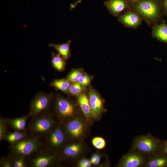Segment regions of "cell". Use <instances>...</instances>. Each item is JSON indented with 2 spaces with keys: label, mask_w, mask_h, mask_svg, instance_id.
Segmentation results:
<instances>
[{
  "label": "cell",
  "mask_w": 167,
  "mask_h": 167,
  "mask_svg": "<svg viewBox=\"0 0 167 167\" xmlns=\"http://www.w3.org/2000/svg\"><path fill=\"white\" fill-rule=\"evenodd\" d=\"M162 0H138L131 3V8L137 12L149 26L159 23L165 16Z\"/></svg>",
  "instance_id": "6da1fadb"
},
{
  "label": "cell",
  "mask_w": 167,
  "mask_h": 167,
  "mask_svg": "<svg viewBox=\"0 0 167 167\" xmlns=\"http://www.w3.org/2000/svg\"><path fill=\"white\" fill-rule=\"evenodd\" d=\"M29 118L26 128L28 134L43 139L58 123L53 112L50 110Z\"/></svg>",
  "instance_id": "7a4b0ae2"
},
{
  "label": "cell",
  "mask_w": 167,
  "mask_h": 167,
  "mask_svg": "<svg viewBox=\"0 0 167 167\" xmlns=\"http://www.w3.org/2000/svg\"><path fill=\"white\" fill-rule=\"evenodd\" d=\"M44 148V139L28 135L8 147L9 155L12 156H22L28 158Z\"/></svg>",
  "instance_id": "3957f363"
},
{
  "label": "cell",
  "mask_w": 167,
  "mask_h": 167,
  "mask_svg": "<svg viewBox=\"0 0 167 167\" xmlns=\"http://www.w3.org/2000/svg\"><path fill=\"white\" fill-rule=\"evenodd\" d=\"M52 107L58 122L62 124L79 114L75 104L60 94L54 95Z\"/></svg>",
  "instance_id": "277c9868"
},
{
  "label": "cell",
  "mask_w": 167,
  "mask_h": 167,
  "mask_svg": "<svg viewBox=\"0 0 167 167\" xmlns=\"http://www.w3.org/2000/svg\"><path fill=\"white\" fill-rule=\"evenodd\" d=\"M68 142L84 140L89 126L83 115L79 114L62 124Z\"/></svg>",
  "instance_id": "5b68a950"
},
{
  "label": "cell",
  "mask_w": 167,
  "mask_h": 167,
  "mask_svg": "<svg viewBox=\"0 0 167 167\" xmlns=\"http://www.w3.org/2000/svg\"><path fill=\"white\" fill-rule=\"evenodd\" d=\"M89 149L84 140L68 142L58 152L61 163L75 161L85 156Z\"/></svg>",
  "instance_id": "8992f818"
},
{
  "label": "cell",
  "mask_w": 167,
  "mask_h": 167,
  "mask_svg": "<svg viewBox=\"0 0 167 167\" xmlns=\"http://www.w3.org/2000/svg\"><path fill=\"white\" fill-rule=\"evenodd\" d=\"M160 142L149 133L138 135L133 139L131 149L148 157L158 153Z\"/></svg>",
  "instance_id": "52a82bcc"
},
{
  "label": "cell",
  "mask_w": 167,
  "mask_h": 167,
  "mask_svg": "<svg viewBox=\"0 0 167 167\" xmlns=\"http://www.w3.org/2000/svg\"><path fill=\"white\" fill-rule=\"evenodd\" d=\"M27 159L31 167H51L61 163L58 152L44 148Z\"/></svg>",
  "instance_id": "ba28073f"
},
{
  "label": "cell",
  "mask_w": 167,
  "mask_h": 167,
  "mask_svg": "<svg viewBox=\"0 0 167 167\" xmlns=\"http://www.w3.org/2000/svg\"><path fill=\"white\" fill-rule=\"evenodd\" d=\"M68 142L63 125L58 122L44 139V148L58 152Z\"/></svg>",
  "instance_id": "9c48e42d"
},
{
  "label": "cell",
  "mask_w": 167,
  "mask_h": 167,
  "mask_svg": "<svg viewBox=\"0 0 167 167\" xmlns=\"http://www.w3.org/2000/svg\"><path fill=\"white\" fill-rule=\"evenodd\" d=\"M54 96L52 92L40 91L36 94L30 103L28 114L30 118L50 110L53 106Z\"/></svg>",
  "instance_id": "30bf717a"
},
{
  "label": "cell",
  "mask_w": 167,
  "mask_h": 167,
  "mask_svg": "<svg viewBox=\"0 0 167 167\" xmlns=\"http://www.w3.org/2000/svg\"><path fill=\"white\" fill-rule=\"evenodd\" d=\"M148 156L131 149L127 153L123 155L115 165L117 167H144Z\"/></svg>",
  "instance_id": "8fae6325"
},
{
  "label": "cell",
  "mask_w": 167,
  "mask_h": 167,
  "mask_svg": "<svg viewBox=\"0 0 167 167\" xmlns=\"http://www.w3.org/2000/svg\"><path fill=\"white\" fill-rule=\"evenodd\" d=\"M88 97L92 115L95 121H98L106 111L104 101L99 94L92 88H90Z\"/></svg>",
  "instance_id": "7c38bea8"
},
{
  "label": "cell",
  "mask_w": 167,
  "mask_h": 167,
  "mask_svg": "<svg viewBox=\"0 0 167 167\" xmlns=\"http://www.w3.org/2000/svg\"><path fill=\"white\" fill-rule=\"evenodd\" d=\"M143 20L140 15L131 8L122 13L118 18V21L125 27L134 29L138 28Z\"/></svg>",
  "instance_id": "4fadbf2b"
},
{
  "label": "cell",
  "mask_w": 167,
  "mask_h": 167,
  "mask_svg": "<svg viewBox=\"0 0 167 167\" xmlns=\"http://www.w3.org/2000/svg\"><path fill=\"white\" fill-rule=\"evenodd\" d=\"M104 4L109 12L115 17H118L131 8L129 0H107Z\"/></svg>",
  "instance_id": "5bb4252c"
},
{
  "label": "cell",
  "mask_w": 167,
  "mask_h": 167,
  "mask_svg": "<svg viewBox=\"0 0 167 167\" xmlns=\"http://www.w3.org/2000/svg\"><path fill=\"white\" fill-rule=\"evenodd\" d=\"M77 101L82 115L89 126H92L95 121L92 115L88 96L82 93L77 96Z\"/></svg>",
  "instance_id": "9a60e30c"
},
{
  "label": "cell",
  "mask_w": 167,
  "mask_h": 167,
  "mask_svg": "<svg viewBox=\"0 0 167 167\" xmlns=\"http://www.w3.org/2000/svg\"><path fill=\"white\" fill-rule=\"evenodd\" d=\"M30 118L28 113L15 118H5V120L9 126L14 131H23L26 130L27 122Z\"/></svg>",
  "instance_id": "2e32d148"
},
{
  "label": "cell",
  "mask_w": 167,
  "mask_h": 167,
  "mask_svg": "<svg viewBox=\"0 0 167 167\" xmlns=\"http://www.w3.org/2000/svg\"><path fill=\"white\" fill-rule=\"evenodd\" d=\"M153 37L167 44V25L164 22L157 23L151 26Z\"/></svg>",
  "instance_id": "e0dca14e"
},
{
  "label": "cell",
  "mask_w": 167,
  "mask_h": 167,
  "mask_svg": "<svg viewBox=\"0 0 167 167\" xmlns=\"http://www.w3.org/2000/svg\"><path fill=\"white\" fill-rule=\"evenodd\" d=\"M145 167H167V156L157 153L148 157Z\"/></svg>",
  "instance_id": "ac0fdd59"
},
{
  "label": "cell",
  "mask_w": 167,
  "mask_h": 167,
  "mask_svg": "<svg viewBox=\"0 0 167 167\" xmlns=\"http://www.w3.org/2000/svg\"><path fill=\"white\" fill-rule=\"evenodd\" d=\"M71 42V40H69L65 43L60 44L51 43L49 46L55 49L66 61L71 55L70 46Z\"/></svg>",
  "instance_id": "d6986e66"
},
{
  "label": "cell",
  "mask_w": 167,
  "mask_h": 167,
  "mask_svg": "<svg viewBox=\"0 0 167 167\" xmlns=\"http://www.w3.org/2000/svg\"><path fill=\"white\" fill-rule=\"evenodd\" d=\"M28 135L26 130L23 131H14L10 132L4 137L3 140L9 143L10 144L17 142L23 139Z\"/></svg>",
  "instance_id": "ffe728a7"
},
{
  "label": "cell",
  "mask_w": 167,
  "mask_h": 167,
  "mask_svg": "<svg viewBox=\"0 0 167 167\" xmlns=\"http://www.w3.org/2000/svg\"><path fill=\"white\" fill-rule=\"evenodd\" d=\"M70 83L66 78L54 79L50 83L49 85L66 94H69Z\"/></svg>",
  "instance_id": "44dd1931"
},
{
  "label": "cell",
  "mask_w": 167,
  "mask_h": 167,
  "mask_svg": "<svg viewBox=\"0 0 167 167\" xmlns=\"http://www.w3.org/2000/svg\"><path fill=\"white\" fill-rule=\"evenodd\" d=\"M65 60L58 53H51V63L53 67L57 71L61 72L65 69L66 63Z\"/></svg>",
  "instance_id": "7402d4cb"
},
{
  "label": "cell",
  "mask_w": 167,
  "mask_h": 167,
  "mask_svg": "<svg viewBox=\"0 0 167 167\" xmlns=\"http://www.w3.org/2000/svg\"><path fill=\"white\" fill-rule=\"evenodd\" d=\"M98 150L91 154L89 158L93 166L96 167L106 166L102 162V160L105 157L106 155Z\"/></svg>",
  "instance_id": "603a6c76"
},
{
  "label": "cell",
  "mask_w": 167,
  "mask_h": 167,
  "mask_svg": "<svg viewBox=\"0 0 167 167\" xmlns=\"http://www.w3.org/2000/svg\"><path fill=\"white\" fill-rule=\"evenodd\" d=\"M91 143L92 145L97 150H101L106 146L105 139L101 136H95L91 139Z\"/></svg>",
  "instance_id": "cb8c5ba5"
},
{
  "label": "cell",
  "mask_w": 167,
  "mask_h": 167,
  "mask_svg": "<svg viewBox=\"0 0 167 167\" xmlns=\"http://www.w3.org/2000/svg\"><path fill=\"white\" fill-rule=\"evenodd\" d=\"M85 90V87L77 82H74L71 84L69 89V94L78 96L83 93Z\"/></svg>",
  "instance_id": "d4e9b609"
},
{
  "label": "cell",
  "mask_w": 167,
  "mask_h": 167,
  "mask_svg": "<svg viewBox=\"0 0 167 167\" xmlns=\"http://www.w3.org/2000/svg\"><path fill=\"white\" fill-rule=\"evenodd\" d=\"M84 74L82 69L74 70L68 74L66 78L70 83L77 82Z\"/></svg>",
  "instance_id": "484cf974"
},
{
  "label": "cell",
  "mask_w": 167,
  "mask_h": 167,
  "mask_svg": "<svg viewBox=\"0 0 167 167\" xmlns=\"http://www.w3.org/2000/svg\"><path fill=\"white\" fill-rule=\"evenodd\" d=\"M9 155L11 158L13 167H27L28 166L26 158L22 156H12Z\"/></svg>",
  "instance_id": "4316f807"
},
{
  "label": "cell",
  "mask_w": 167,
  "mask_h": 167,
  "mask_svg": "<svg viewBox=\"0 0 167 167\" xmlns=\"http://www.w3.org/2000/svg\"><path fill=\"white\" fill-rule=\"evenodd\" d=\"M9 125L7 123L5 118L0 117V141L3 140L5 136L10 131H9Z\"/></svg>",
  "instance_id": "83f0119b"
},
{
  "label": "cell",
  "mask_w": 167,
  "mask_h": 167,
  "mask_svg": "<svg viewBox=\"0 0 167 167\" xmlns=\"http://www.w3.org/2000/svg\"><path fill=\"white\" fill-rule=\"evenodd\" d=\"M76 167H91L93 166L89 158L85 156L82 157L76 161Z\"/></svg>",
  "instance_id": "f1b7e54d"
},
{
  "label": "cell",
  "mask_w": 167,
  "mask_h": 167,
  "mask_svg": "<svg viewBox=\"0 0 167 167\" xmlns=\"http://www.w3.org/2000/svg\"><path fill=\"white\" fill-rule=\"evenodd\" d=\"M92 77L87 74H84L77 82L84 87L88 86L91 83Z\"/></svg>",
  "instance_id": "f546056e"
},
{
  "label": "cell",
  "mask_w": 167,
  "mask_h": 167,
  "mask_svg": "<svg viewBox=\"0 0 167 167\" xmlns=\"http://www.w3.org/2000/svg\"><path fill=\"white\" fill-rule=\"evenodd\" d=\"M0 167H13L11 157L9 155L7 156H2L0 160Z\"/></svg>",
  "instance_id": "4dcf8cb0"
},
{
  "label": "cell",
  "mask_w": 167,
  "mask_h": 167,
  "mask_svg": "<svg viewBox=\"0 0 167 167\" xmlns=\"http://www.w3.org/2000/svg\"><path fill=\"white\" fill-rule=\"evenodd\" d=\"M158 153L167 156V140L161 141Z\"/></svg>",
  "instance_id": "1f68e13d"
},
{
  "label": "cell",
  "mask_w": 167,
  "mask_h": 167,
  "mask_svg": "<svg viewBox=\"0 0 167 167\" xmlns=\"http://www.w3.org/2000/svg\"><path fill=\"white\" fill-rule=\"evenodd\" d=\"M161 3L164 15L167 20V0H162Z\"/></svg>",
  "instance_id": "d6a6232c"
},
{
  "label": "cell",
  "mask_w": 167,
  "mask_h": 167,
  "mask_svg": "<svg viewBox=\"0 0 167 167\" xmlns=\"http://www.w3.org/2000/svg\"><path fill=\"white\" fill-rule=\"evenodd\" d=\"M131 3H134L138 0H129Z\"/></svg>",
  "instance_id": "836d02e7"
}]
</instances>
